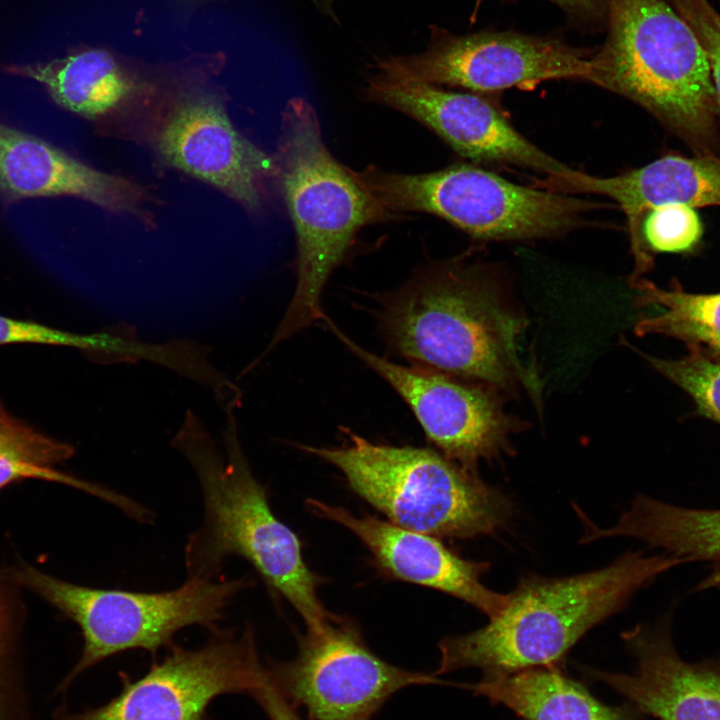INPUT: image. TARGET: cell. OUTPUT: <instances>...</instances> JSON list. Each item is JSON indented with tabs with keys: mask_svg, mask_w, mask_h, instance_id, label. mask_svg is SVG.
I'll use <instances>...</instances> for the list:
<instances>
[{
	"mask_svg": "<svg viewBox=\"0 0 720 720\" xmlns=\"http://www.w3.org/2000/svg\"><path fill=\"white\" fill-rule=\"evenodd\" d=\"M250 627L213 630L201 648H170L142 676L121 674L120 692L79 712L59 710L54 720H207L217 697L251 694L264 672Z\"/></svg>",
	"mask_w": 720,
	"mask_h": 720,
	"instance_id": "cell-9",
	"label": "cell"
},
{
	"mask_svg": "<svg viewBox=\"0 0 720 720\" xmlns=\"http://www.w3.org/2000/svg\"><path fill=\"white\" fill-rule=\"evenodd\" d=\"M73 196L117 212L136 213L145 191L74 158L33 134L0 122V201Z\"/></svg>",
	"mask_w": 720,
	"mask_h": 720,
	"instance_id": "cell-18",
	"label": "cell"
},
{
	"mask_svg": "<svg viewBox=\"0 0 720 720\" xmlns=\"http://www.w3.org/2000/svg\"><path fill=\"white\" fill-rule=\"evenodd\" d=\"M308 510L354 533L387 575L432 588L477 608L489 619L508 604V594L495 592L481 581L489 563L464 559L437 537L412 531L375 516H356L343 507L307 499Z\"/></svg>",
	"mask_w": 720,
	"mask_h": 720,
	"instance_id": "cell-15",
	"label": "cell"
},
{
	"mask_svg": "<svg viewBox=\"0 0 720 720\" xmlns=\"http://www.w3.org/2000/svg\"><path fill=\"white\" fill-rule=\"evenodd\" d=\"M569 16L584 22H601L606 19L605 0H550Z\"/></svg>",
	"mask_w": 720,
	"mask_h": 720,
	"instance_id": "cell-29",
	"label": "cell"
},
{
	"mask_svg": "<svg viewBox=\"0 0 720 720\" xmlns=\"http://www.w3.org/2000/svg\"><path fill=\"white\" fill-rule=\"evenodd\" d=\"M633 302L640 308H652L654 314L643 316L634 325L637 336L657 334L720 355V292L692 293L674 281L661 288L639 279L630 286Z\"/></svg>",
	"mask_w": 720,
	"mask_h": 720,
	"instance_id": "cell-22",
	"label": "cell"
},
{
	"mask_svg": "<svg viewBox=\"0 0 720 720\" xmlns=\"http://www.w3.org/2000/svg\"><path fill=\"white\" fill-rule=\"evenodd\" d=\"M90 334H77L40 323L0 315V346L38 344L77 348L88 351Z\"/></svg>",
	"mask_w": 720,
	"mask_h": 720,
	"instance_id": "cell-27",
	"label": "cell"
},
{
	"mask_svg": "<svg viewBox=\"0 0 720 720\" xmlns=\"http://www.w3.org/2000/svg\"><path fill=\"white\" fill-rule=\"evenodd\" d=\"M339 447L303 450L334 465L351 489L395 525L447 538L492 535L513 514L510 499L434 450L373 443L344 429Z\"/></svg>",
	"mask_w": 720,
	"mask_h": 720,
	"instance_id": "cell-6",
	"label": "cell"
},
{
	"mask_svg": "<svg viewBox=\"0 0 720 720\" xmlns=\"http://www.w3.org/2000/svg\"><path fill=\"white\" fill-rule=\"evenodd\" d=\"M540 187L564 193H589L614 200L626 216L634 269L633 284L654 265L641 236L645 215L658 207L682 204L692 208L720 205V156L669 154L625 173L598 177L575 169L547 176Z\"/></svg>",
	"mask_w": 720,
	"mask_h": 720,
	"instance_id": "cell-16",
	"label": "cell"
},
{
	"mask_svg": "<svg viewBox=\"0 0 720 720\" xmlns=\"http://www.w3.org/2000/svg\"><path fill=\"white\" fill-rule=\"evenodd\" d=\"M591 57L562 41L515 32L433 31L428 47L376 65L377 77L495 92L548 80L589 81Z\"/></svg>",
	"mask_w": 720,
	"mask_h": 720,
	"instance_id": "cell-11",
	"label": "cell"
},
{
	"mask_svg": "<svg viewBox=\"0 0 720 720\" xmlns=\"http://www.w3.org/2000/svg\"><path fill=\"white\" fill-rule=\"evenodd\" d=\"M181 3L186 7H196L205 3L218 1V0H180ZM314 4L318 3L321 0H311Z\"/></svg>",
	"mask_w": 720,
	"mask_h": 720,
	"instance_id": "cell-30",
	"label": "cell"
},
{
	"mask_svg": "<svg viewBox=\"0 0 720 720\" xmlns=\"http://www.w3.org/2000/svg\"><path fill=\"white\" fill-rule=\"evenodd\" d=\"M596 534L638 538L684 563L707 562L711 572L696 590L720 585V509L685 508L640 495L614 526L599 527Z\"/></svg>",
	"mask_w": 720,
	"mask_h": 720,
	"instance_id": "cell-20",
	"label": "cell"
},
{
	"mask_svg": "<svg viewBox=\"0 0 720 720\" xmlns=\"http://www.w3.org/2000/svg\"><path fill=\"white\" fill-rule=\"evenodd\" d=\"M283 128L281 179L296 232L297 283L269 348L317 320H326L322 291L357 233L395 216L332 156L315 110L306 100L288 103Z\"/></svg>",
	"mask_w": 720,
	"mask_h": 720,
	"instance_id": "cell-5",
	"label": "cell"
},
{
	"mask_svg": "<svg viewBox=\"0 0 720 720\" xmlns=\"http://www.w3.org/2000/svg\"><path fill=\"white\" fill-rule=\"evenodd\" d=\"M703 224L695 208L682 204L649 211L642 222L641 236L649 257L658 253H689L703 236Z\"/></svg>",
	"mask_w": 720,
	"mask_h": 720,
	"instance_id": "cell-25",
	"label": "cell"
},
{
	"mask_svg": "<svg viewBox=\"0 0 720 720\" xmlns=\"http://www.w3.org/2000/svg\"><path fill=\"white\" fill-rule=\"evenodd\" d=\"M173 444L190 461L204 502L203 522L185 547L187 578L215 579L224 561L237 555L293 606L308 630L332 619L317 595L321 577L307 566L298 536L275 516L266 488L252 474L233 415L224 431L226 458L189 411Z\"/></svg>",
	"mask_w": 720,
	"mask_h": 720,
	"instance_id": "cell-2",
	"label": "cell"
},
{
	"mask_svg": "<svg viewBox=\"0 0 720 720\" xmlns=\"http://www.w3.org/2000/svg\"><path fill=\"white\" fill-rule=\"evenodd\" d=\"M679 359H662L640 353L662 376L683 390L697 413L720 425V355L698 347Z\"/></svg>",
	"mask_w": 720,
	"mask_h": 720,
	"instance_id": "cell-24",
	"label": "cell"
},
{
	"mask_svg": "<svg viewBox=\"0 0 720 720\" xmlns=\"http://www.w3.org/2000/svg\"><path fill=\"white\" fill-rule=\"evenodd\" d=\"M350 171L392 214L429 213L486 241L559 236L584 224V216L601 207L564 193L522 186L466 164L423 174L373 166Z\"/></svg>",
	"mask_w": 720,
	"mask_h": 720,
	"instance_id": "cell-7",
	"label": "cell"
},
{
	"mask_svg": "<svg viewBox=\"0 0 720 720\" xmlns=\"http://www.w3.org/2000/svg\"><path fill=\"white\" fill-rule=\"evenodd\" d=\"M276 689L310 720H371L397 691L411 685L448 684L381 659L357 627L334 616L299 640L296 656L266 665Z\"/></svg>",
	"mask_w": 720,
	"mask_h": 720,
	"instance_id": "cell-10",
	"label": "cell"
},
{
	"mask_svg": "<svg viewBox=\"0 0 720 720\" xmlns=\"http://www.w3.org/2000/svg\"><path fill=\"white\" fill-rule=\"evenodd\" d=\"M177 104L156 138L162 160L259 208L273 160L234 128L216 95L196 91Z\"/></svg>",
	"mask_w": 720,
	"mask_h": 720,
	"instance_id": "cell-14",
	"label": "cell"
},
{
	"mask_svg": "<svg viewBox=\"0 0 720 720\" xmlns=\"http://www.w3.org/2000/svg\"><path fill=\"white\" fill-rule=\"evenodd\" d=\"M463 686L525 720H627L552 666L487 673L479 683Z\"/></svg>",
	"mask_w": 720,
	"mask_h": 720,
	"instance_id": "cell-21",
	"label": "cell"
},
{
	"mask_svg": "<svg viewBox=\"0 0 720 720\" xmlns=\"http://www.w3.org/2000/svg\"><path fill=\"white\" fill-rule=\"evenodd\" d=\"M73 454V447L51 439L10 415L0 403V489L26 479L73 486L114 505L122 495L54 468Z\"/></svg>",
	"mask_w": 720,
	"mask_h": 720,
	"instance_id": "cell-23",
	"label": "cell"
},
{
	"mask_svg": "<svg viewBox=\"0 0 720 720\" xmlns=\"http://www.w3.org/2000/svg\"><path fill=\"white\" fill-rule=\"evenodd\" d=\"M379 323L389 347L415 364L523 389L541 407L542 383L521 356L527 321L484 266L463 257L423 266L384 298Z\"/></svg>",
	"mask_w": 720,
	"mask_h": 720,
	"instance_id": "cell-1",
	"label": "cell"
},
{
	"mask_svg": "<svg viewBox=\"0 0 720 720\" xmlns=\"http://www.w3.org/2000/svg\"><path fill=\"white\" fill-rule=\"evenodd\" d=\"M365 95L422 123L471 160L520 166L547 176L572 169L530 142L484 97L377 76L368 82Z\"/></svg>",
	"mask_w": 720,
	"mask_h": 720,
	"instance_id": "cell-13",
	"label": "cell"
},
{
	"mask_svg": "<svg viewBox=\"0 0 720 720\" xmlns=\"http://www.w3.org/2000/svg\"><path fill=\"white\" fill-rule=\"evenodd\" d=\"M684 563L672 554L629 552L584 574L522 577L508 604L484 627L439 643L434 675L467 667L508 673L552 666L592 627L620 610L656 576Z\"/></svg>",
	"mask_w": 720,
	"mask_h": 720,
	"instance_id": "cell-3",
	"label": "cell"
},
{
	"mask_svg": "<svg viewBox=\"0 0 720 720\" xmlns=\"http://www.w3.org/2000/svg\"><path fill=\"white\" fill-rule=\"evenodd\" d=\"M263 709L269 720H303L293 706L273 685L267 668L259 684L250 694Z\"/></svg>",
	"mask_w": 720,
	"mask_h": 720,
	"instance_id": "cell-28",
	"label": "cell"
},
{
	"mask_svg": "<svg viewBox=\"0 0 720 720\" xmlns=\"http://www.w3.org/2000/svg\"><path fill=\"white\" fill-rule=\"evenodd\" d=\"M608 33L589 82L644 108L697 155H719L706 54L668 0H605Z\"/></svg>",
	"mask_w": 720,
	"mask_h": 720,
	"instance_id": "cell-4",
	"label": "cell"
},
{
	"mask_svg": "<svg viewBox=\"0 0 720 720\" xmlns=\"http://www.w3.org/2000/svg\"><path fill=\"white\" fill-rule=\"evenodd\" d=\"M330 330L410 407L428 440L447 459L478 473L480 461L511 453L510 435L527 423L505 412L497 388L425 367L403 366Z\"/></svg>",
	"mask_w": 720,
	"mask_h": 720,
	"instance_id": "cell-12",
	"label": "cell"
},
{
	"mask_svg": "<svg viewBox=\"0 0 720 720\" xmlns=\"http://www.w3.org/2000/svg\"><path fill=\"white\" fill-rule=\"evenodd\" d=\"M15 576L81 630V656L58 686L61 692L86 670L119 653L141 649L155 655L185 627L217 629L233 598L252 584L247 577L187 578L173 590L135 592L76 585L31 566L17 569Z\"/></svg>",
	"mask_w": 720,
	"mask_h": 720,
	"instance_id": "cell-8",
	"label": "cell"
},
{
	"mask_svg": "<svg viewBox=\"0 0 720 720\" xmlns=\"http://www.w3.org/2000/svg\"><path fill=\"white\" fill-rule=\"evenodd\" d=\"M9 75L31 79L61 108L97 119L138 94L141 79L111 51L86 47L62 58L24 65H2Z\"/></svg>",
	"mask_w": 720,
	"mask_h": 720,
	"instance_id": "cell-19",
	"label": "cell"
},
{
	"mask_svg": "<svg viewBox=\"0 0 720 720\" xmlns=\"http://www.w3.org/2000/svg\"><path fill=\"white\" fill-rule=\"evenodd\" d=\"M670 616L623 633L637 660L632 674L598 673L640 711L658 720H720V662L689 663L677 653Z\"/></svg>",
	"mask_w": 720,
	"mask_h": 720,
	"instance_id": "cell-17",
	"label": "cell"
},
{
	"mask_svg": "<svg viewBox=\"0 0 720 720\" xmlns=\"http://www.w3.org/2000/svg\"><path fill=\"white\" fill-rule=\"evenodd\" d=\"M700 42L711 71L720 117V13L707 0H668Z\"/></svg>",
	"mask_w": 720,
	"mask_h": 720,
	"instance_id": "cell-26",
	"label": "cell"
}]
</instances>
